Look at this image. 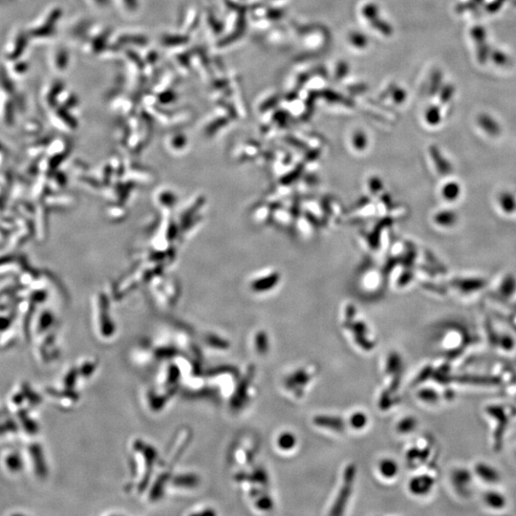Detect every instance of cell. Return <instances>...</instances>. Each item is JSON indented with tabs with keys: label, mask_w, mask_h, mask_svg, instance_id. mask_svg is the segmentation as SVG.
<instances>
[{
	"label": "cell",
	"mask_w": 516,
	"mask_h": 516,
	"mask_svg": "<svg viewBox=\"0 0 516 516\" xmlns=\"http://www.w3.org/2000/svg\"><path fill=\"white\" fill-rule=\"evenodd\" d=\"M100 362L96 357H87L82 359L77 364V370L80 379H90L94 376L99 368Z\"/></svg>",
	"instance_id": "obj_14"
},
{
	"label": "cell",
	"mask_w": 516,
	"mask_h": 516,
	"mask_svg": "<svg viewBox=\"0 0 516 516\" xmlns=\"http://www.w3.org/2000/svg\"><path fill=\"white\" fill-rule=\"evenodd\" d=\"M9 327V320H7L6 318L4 319H0V330H5Z\"/></svg>",
	"instance_id": "obj_32"
},
{
	"label": "cell",
	"mask_w": 516,
	"mask_h": 516,
	"mask_svg": "<svg viewBox=\"0 0 516 516\" xmlns=\"http://www.w3.org/2000/svg\"><path fill=\"white\" fill-rule=\"evenodd\" d=\"M255 506L261 510H269L273 507V501L267 495H258L255 497Z\"/></svg>",
	"instance_id": "obj_30"
},
{
	"label": "cell",
	"mask_w": 516,
	"mask_h": 516,
	"mask_svg": "<svg viewBox=\"0 0 516 516\" xmlns=\"http://www.w3.org/2000/svg\"><path fill=\"white\" fill-rule=\"evenodd\" d=\"M193 438V431L189 426H182L176 431L170 445L167 447L163 458H160L157 467L174 471V467L180 461Z\"/></svg>",
	"instance_id": "obj_3"
},
{
	"label": "cell",
	"mask_w": 516,
	"mask_h": 516,
	"mask_svg": "<svg viewBox=\"0 0 516 516\" xmlns=\"http://www.w3.org/2000/svg\"><path fill=\"white\" fill-rule=\"evenodd\" d=\"M417 426H418V420L413 416H408L399 422L397 428L400 433L408 434L416 429Z\"/></svg>",
	"instance_id": "obj_26"
},
{
	"label": "cell",
	"mask_w": 516,
	"mask_h": 516,
	"mask_svg": "<svg viewBox=\"0 0 516 516\" xmlns=\"http://www.w3.org/2000/svg\"><path fill=\"white\" fill-rule=\"evenodd\" d=\"M201 485V477L194 471H180L172 473L168 483L167 491L174 490L177 492H187L197 490Z\"/></svg>",
	"instance_id": "obj_11"
},
{
	"label": "cell",
	"mask_w": 516,
	"mask_h": 516,
	"mask_svg": "<svg viewBox=\"0 0 516 516\" xmlns=\"http://www.w3.org/2000/svg\"><path fill=\"white\" fill-rule=\"evenodd\" d=\"M179 392L180 391L178 390L167 389L152 384L147 387L145 391L144 398L146 407L152 413L161 412Z\"/></svg>",
	"instance_id": "obj_9"
},
{
	"label": "cell",
	"mask_w": 516,
	"mask_h": 516,
	"mask_svg": "<svg viewBox=\"0 0 516 516\" xmlns=\"http://www.w3.org/2000/svg\"><path fill=\"white\" fill-rule=\"evenodd\" d=\"M316 425L335 431H342L345 427L343 420L332 416H317L314 419Z\"/></svg>",
	"instance_id": "obj_19"
},
{
	"label": "cell",
	"mask_w": 516,
	"mask_h": 516,
	"mask_svg": "<svg viewBox=\"0 0 516 516\" xmlns=\"http://www.w3.org/2000/svg\"><path fill=\"white\" fill-rule=\"evenodd\" d=\"M462 189L457 182H448L442 189V196L448 202L457 201L461 196Z\"/></svg>",
	"instance_id": "obj_21"
},
{
	"label": "cell",
	"mask_w": 516,
	"mask_h": 516,
	"mask_svg": "<svg viewBox=\"0 0 516 516\" xmlns=\"http://www.w3.org/2000/svg\"><path fill=\"white\" fill-rule=\"evenodd\" d=\"M6 464H7L9 469L13 472L20 471V469L22 468V465H23L21 457L17 454H11L9 456L8 458L6 459Z\"/></svg>",
	"instance_id": "obj_28"
},
{
	"label": "cell",
	"mask_w": 516,
	"mask_h": 516,
	"mask_svg": "<svg viewBox=\"0 0 516 516\" xmlns=\"http://www.w3.org/2000/svg\"><path fill=\"white\" fill-rule=\"evenodd\" d=\"M205 377L208 386L219 397L229 398L232 395L230 391L229 383L232 382V379H238L240 374L238 370L232 365H219L211 369L204 371Z\"/></svg>",
	"instance_id": "obj_5"
},
{
	"label": "cell",
	"mask_w": 516,
	"mask_h": 516,
	"mask_svg": "<svg viewBox=\"0 0 516 516\" xmlns=\"http://www.w3.org/2000/svg\"><path fill=\"white\" fill-rule=\"evenodd\" d=\"M30 454H31L32 460L34 462L35 472L40 478H45L47 476L48 470H47V465H46L45 458L43 454L42 448L37 444H33L30 447Z\"/></svg>",
	"instance_id": "obj_16"
},
{
	"label": "cell",
	"mask_w": 516,
	"mask_h": 516,
	"mask_svg": "<svg viewBox=\"0 0 516 516\" xmlns=\"http://www.w3.org/2000/svg\"><path fill=\"white\" fill-rule=\"evenodd\" d=\"M160 456L157 448L143 438H134L129 443L130 478L124 485L126 493L143 495L153 477Z\"/></svg>",
	"instance_id": "obj_1"
},
{
	"label": "cell",
	"mask_w": 516,
	"mask_h": 516,
	"mask_svg": "<svg viewBox=\"0 0 516 516\" xmlns=\"http://www.w3.org/2000/svg\"><path fill=\"white\" fill-rule=\"evenodd\" d=\"M53 322V317L51 314H44L41 316L40 321H39V330L40 331H46L49 327L51 326Z\"/></svg>",
	"instance_id": "obj_31"
},
{
	"label": "cell",
	"mask_w": 516,
	"mask_h": 516,
	"mask_svg": "<svg viewBox=\"0 0 516 516\" xmlns=\"http://www.w3.org/2000/svg\"><path fill=\"white\" fill-rule=\"evenodd\" d=\"M469 464L480 488L501 487L504 476L496 464L485 459H476Z\"/></svg>",
	"instance_id": "obj_6"
},
{
	"label": "cell",
	"mask_w": 516,
	"mask_h": 516,
	"mask_svg": "<svg viewBox=\"0 0 516 516\" xmlns=\"http://www.w3.org/2000/svg\"><path fill=\"white\" fill-rule=\"evenodd\" d=\"M418 398L423 404L437 405L441 403L442 395L433 388H422L418 392Z\"/></svg>",
	"instance_id": "obj_20"
},
{
	"label": "cell",
	"mask_w": 516,
	"mask_h": 516,
	"mask_svg": "<svg viewBox=\"0 0 516 516\" xmlns=\"http://www.w3.org/2000/svg\"><path fill=\"white\" fill-rule=\"evenodd\" d=\"M513 457H514L516 461V447H514V450H513Z\"/></svg>",
	"instance_id": "obj_33"
},
{
	"label": "cell",
	"mask_w": 516,
	"mask_h": 516,
	"mask_svg": "<svg viewBox=\"0 0 516 516\" xmlns=\"http://www.w3.org/2000/svg\"><path fill=\"white\" fill-rule=\"evenodd\" d=\"M356 476V467L354 464H349L345 468L343 475V483L342 487L339 490L338 495L335 498V504L332 507L331 514L333 515H339L343 513L345 507L347 505V502L351 496V492L353 490V484L355 481Z\"/></svg>",
	"instance_id": "obj_10"
},
{
	"label": "cell",
	"mask_w": 516,
	"mask_h": 516,
	"mask_svg": "<svg viewBox=\"0 0 516 516\" xmlns=\"http://www.w3.org/2000/svg\"><path fill=\"white\" fill-rule=\"evenodd\" d=\"M254 347L258 354L265 355L269 351V338L265 332H258L254 336Z\"/></svg>",
	"instance_id": "obj_24"
},
{
	"label": "cell",
	"mask_w": 516,
	"mask_h": 516,
	"mask_svg": "<svg viewBox=\"0 0 516 516\" xmlns=\"http://www.w3.org/2000/svg\"><path fill=\"white\" fill-rule=\"evenodd\" d=\"M350 423L352 425L354 428L356 429H361L362 427H364L367 423V417L364 413L357 412L355 414H353L351 419H350Z\"/></svg>",
	"instance_id": "obj_29"
},
{
	"label": "cell",
	"mask_w": 516,
	"mask_h": 516,
	"mask_svg": "<svg viewBox=\"0 0 516 516\" xmlns=\"http://www.w3.org/2000/svg\"><path fill=\"white\" fill-rule=\"evenodd\" d=\"M447 486L457 501L469 502L478 495L479 485L476 481L470 464L455 463L447 471Z\"/></svg>",
	"instance_id": "obj_2"
},
{
	"label": "cell",
	"mask_w": 516,
	"mask_h": 516,
	"mask_svg": "<svg viewBox=\"0 0 516 516\" xmlns=\"http://www.w3.org/2000/svg\"><path fill=\"white\" fill-rule=\"evenodd\" d=\"M201 342L207 349L209 350L211 349L214 351H227L231 347V343L228 339L224 338L221 335L212 333L205 334L202 337Z\"/></svg>",
	"instance_id": "obj_17"
},
{
	"label": "cell",
	"mask_w": 516,
	"mask_h": 516,
	"mask_svg": "<svg viewBox=\"0 0 516 516\" xmlns=\"http://www.w3.org/2000/svg\"><path fill=\"white\" fill-rule=\"evenodd\" d=\"M386 373L388 375L393 376V379L389 389V391L393 393L399 388L403 374V360L398 353H391L389 355L387 359Z\"/></svg>",
	"instance_id": "obj_13"
},
{
	"label": "cell",
	"mask_w": 516,
	"mask_h": 516,
	"mask_svg": "<svg viewBox=\"0 0 516 516\" xmlns=\"http://www.w3.org/2000/svg\"><path fill=\"white\" fill-rule=\"evenodd\" d=\"M379 471L385 477V478H392L395 477L399 471L398 464L395 461L385 459L382 460L379 464Z\"/></svg>",
	"instance_id": "obj_23"
},
{
	"label": "cell",
	"mask_w": 516,
	"mask_h": 516,
	"mask_svg": "<svg viewBox=\"0 0 516 516\" xmlns=\"http://www.w3.org/2000/svg\"><path fill=\"white\" fill-rule=\"evenodd\" d=\"M445 328L444 340L442 341L443 352L447 357H454L471 344L472 335L466 327L461 323H451Z\"/></svg>",
	"instance_id": "obj_4"
},
{
	"label": "cell",
	"mask_w": 516,
	"mask_h": 516,
	"mask_svg": "<svg viewBox=\"0 0 516 516\" xmlns=\"http://www.w3.org/2000/svg\"><path fill=\"white\" fill-rule=\"evenodd\" d=\"M479 501L482 507L491 513H503L509 507V499L507 493L500 487L481 488Z\"/></svg>",
	"instance_id": "obj_8"
},
{
	"label": "cell",
	"mask_w": 516,
	"mask_h": 516,
	"mask_svg": "<svg viewBox=\"0 0 516 516\" xmlns=\"http://www.w3.org/2000/svg\"><path fill=\"white\" fill-rule=\"evenodd\" d=\"M255 374V367L253 365L248 366L244 374L239 376L236 384L229 398V404L233 412L241 411L249 401V390L253 381Z\"/></svg>",
	"instance_id": "obj_7"
},
{
	"label": "cell",
	"mask_w": 516,
	"mask_h": 516,
	"mask_svg": "<svg viewBox=\"0 0 516 516\" xmlns=\"http://www.w3.org/2000/svg\"><path fill=\"white\" fill-rule=\"evenodd\" d=\"M311 376L306 370H297L286 378L285 385L294 392H297L298 389H302L309 382Z\"/></svg>",
	"instance_id": "obj_18"
},
{
	"label": "cell",
	"mask_w": 516,
	"mask_h": 516,
	"mask_svg": "<svg viewBox=\"0 0 516 516\" xmlns=\"http://www.w3.org/2000/svg\"><path fill=\"white\" fill-rule=\"evenodd\" d=\"M349 326L352 330L353 334L355 335V341L358 343L360 347H361V349H363L365 351H370L374 348L375 344L367 337L368 332L363 323L358 322L354 325L349 324Z\"/></svg>",
	"instance_id": "obj_15"
},
{
	"label": "cell",
	"mask_w": 516,
	"mask_h": 516,
	"mask_svg": "<svg viewBox=\"0 0 516 516\" xmlns=\"http://www.w3.org/2000/svg\"><path fill=\"white\" fill-rule=\"evenodd\" d=\"M79 380H81V379L79 378L77 367L73 366L67 371V373L65 374V376L63 378V387L70 388V389H76V386Z\"/></svg>",
	"instance_id": "obj_25"
},
{
	"label": "cell",
	"mask_w": 516,
	"mask_h": 516,
	"mask_svg": "<svg viewBox=\"0 0 516 516\" xmlns=\"http://www.w3.org/2000/svg\"><path fill=\"white\" fill-rule=\"evenodd\" d=\"M436 477L423 473L413 477L408 484L409 491L417 497H425L433 492L436 487Z\"/></svg>",
	"instance_id": "obj_12"
},
{
	"label": "cell",
	"mask_w": 516,
	"mask_h": 516,
	"mask_svg": "<svg viewBox=\"0 0 516 516\" xmlns=\"http://www.w3.org/2000/svg\"><path fill=\"white\" fill-rule=\"evenodd\" d=\"M183 514L188 516H213L216 514V511H215L214 508L211 507L210 505H208V504H206V503H198V504H195V505L191 506L189 508H187V510Z\"/></svg>",
	"instance_id": "obj_22"
},
{
	"label": "cell",
	"mask_w": 516,
	"mask_h": 516,
	"mask_svg": "<svg viewBox=\"0 0 516 516\" xmlns=\"http://www.w3.org/2000/svg\"><path fill=\"white\" fill-rule=\"evenodd\" d=\"M296 444V439L292 433H283L277 440V445L283 450H291Z\"/></svg>",
	"instance_id": "obj_27"
}]
</instances>
